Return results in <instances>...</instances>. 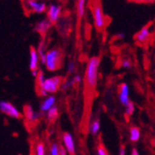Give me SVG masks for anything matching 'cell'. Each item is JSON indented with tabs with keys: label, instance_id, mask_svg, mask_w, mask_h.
Segmentation results:
<instances>
[{
	"label": "cell",
	"instance_id": "obj_1",
	"mask_svg": "<svg viewBox=\"0 0 155 155\" xmlns=\"http://www.w3.org/2000/svg\"><path fill=\"white\" fill-rule=\"evenodd\" d=\"M100 64H101V58L97 57V56L90 58L87 61V69H86V83L89 89H93L97 86Z\"/></svg>",
	"mask_w": 155,
	"mask_h": 155
},
{
	"label": "cell",
	"instance_id": "obj_2",
	"mask_svg": "<svg viewBox=\"0 0 155 155\" xmlns=\"http://www.w3.org/2000/svg\"><path fill=\"white\" fill-rule=\"evenodd\" d=\"M61 51L60 49L54 48L50 49L46 53V62L45 65L50 72L57 71L61 67Z\"/></svg>",
	"mask_w": 155,
	"mask_h": 155
},
{
	"label": "cell",
	"instance_id": "obj_3",
	"mask_svg": "<svg viewBox=\"0 0 155 155\" xmlns=\"http://www.w3.org/2000/svg\"><path fill=\"white\" fill-rule=\"evenodd\" d=\"M62 81H63L62 77L59 76V75L46 78L43 84H42V87L38 91L44 90L48 94H54L61 88V84Z\"/></svg>",
	"mask_w": 155,
	"mask_h": 155
},
{
	"label": "cell",
	"instance_id": "obj_4",
	"mask_svg": "<svg viewBox=\"0 0 155 155\" xmlns=\"http://www.w3.org/2000/svg\"><path fill=\"white\" fill-rule=\"evenodd\" d=\"M92 13H93V19H94L95 27L97 28V31H102L104 29V27L106 26V18L104 16L101 5L100 3L97 2L93 6Z\"/></svg>",
	"mask_w": 155,
	"mask_h": 155
},
{
	"label": "cell",
	"instance_id": "obj_5",
	"mask_svg": "<svg viewBox=\"0 0 155 155\" xmlns=\"http://www.w3.org/2000/svg\"><path fill=\"white\" fill-rule=\"evenodd\" d=\"M0 111L3 112L4 114L12 117V118H16L19 119L21 117V111L14 106L12 103L7 101H0Z\"/></svg>",
	"mask_w": 155,
	"mask_h": 155
},
{
	"label": "cell",
	"instance_id": "obj_6",
	"mask_svg": "<svg viewBox=\"0 0 155 155\" xmlns=\"http://www.w3.org/2000/svg\"><path fill=\"white\" fill-rule=\"evenodd\" d=\"M61 14V7L57 4H51L47 10L48 20L51 22V24L56 23L59 21Z\"/></svg>",
	"mask_w": 155,
	"mask_h": 155
},
{
	"label": "cell",
	"instance_id": "obj_7",
	"mask_svg": "<svg viewBox=\"0 0 155 155\" xmlns=\"http://www.w3.org/2000/svg\"><path fill=\"white\" fill-rule=\"evenodd\" d=\"M62 141H63V148L65 149L66 152L71 155H74L75 154V144H74V137L70 133L65 132L62 135Z\"/></svg>",
	"mask_w": 155,
	"mask_h": 155
},
{
	"label": "cell",
	"instance_id": "obj_8",
	"mask_svg": "<svg viewBox=\"0 0 155 155\" xmlns=\"http://www.w3.org/2000/svg\"><path fill=\"white\" fill-rule=\"evenodd\" d=\"M119 100L124 106L129 103V87L127 84L123 83L119 87Z\"/></svg>",
	"mask_w": 155,
	"mask_h": 155
},
{
	"label": "cell",
	"instance_id": "obj_9",
	"mask_svg": "<svg viewBox=\"0 0 155 155\" xmlns=\"http://www.w3.org/2000/svg\"><path fill=\"white\" fill-rule=\"evenodd\" d=\"M27 6L32 11L35 13H43L46 11V4L43 2H39L37 0H27Z\"/></svg>",
	"mask_w": 155,
	"mask_h": 155
},
{
	"label": "cell",
	"instance_id": "obj_10",
	"mask_svg": "<svg viewBox=\"0 0 155 155\" xmlns=\"http://www.w3.org/2000/svg\"><path fill=\"white\" fill-rule=\"evenodd\" d=\"M55 102H56V97H55V96H53V95L48 96L45 98V100L42 101V103L40 105V111H41V114H46V112L50 108H52L55 105Z\"/></svg>",
	"mask_w": 155,
	"mask_h": 155
},
{
	"label": "cell",
	"instance_id": "obj_11",
	"mask_svg": "<svg viewBox=\"0 0 155 155\" xmlns=\"http://www.w3.org/2000/svg\"><path fill=\"white\" fill-rule=\"evenodd\" d=\"M51 22L48 19H44L35 25V31L40 35H46L51 28Z\"/></svg>",
	"mask_w": 155,
	"mask_h": 155
},
{
	"label": "cell",
	"instance_id": "obj_12",
	"mask_svg": "<svg viewBox=\"0 0 155 155\" xmlns=\"http://www.w3.org/2000/svg\"><path fill=\"white\" fill-rule=\"evenodd\" d=\"M150 37V26L143 27L141 30H140L137 35H136V40L138 43H145L146 41L149 40Z\"/></svg>",
	"mask_w": 155,
	"mask_h": 155
},
{
	"label": "cell",
	"instance_id": "obj_13",
	"mask_svg": "<svg viewBox=\"0 0 155 155\" xmlns=\"http://www.w3.org/2000/svg\"><path fill=\"white\" fill-rule=\"evenodd\" d=\"M38 63H39V58L36 49L32 48L30 50V61H29V67L32 72L38 70Z\"/></svg>",
	"mask_w": 155,
	"mask_h": 155
},
{
	"label": "cell",
	"instance_id": "obj_14",
	"mask_svg": "<svg viewBox=\"0 0 155 155\" xmlns=\"http://www.w3.org/2000/svg\"><path fill=\"white\" fill-rule=\"evenodd\" d=\"M24 115L25 117L27 118V120L31 122V123H34L35 122L38 117H39V114H36L35 110H34V108L31 106V105H27L24 109Z\"/></svg>",
	"mask_w": 155,
	"mask_h": 155
},
{
	"label": "cell",
	"instance_id": "obj_15",
	"mask_svg": "<svg viewBox=\"0 0 155 155\" xmlns=\"http://www.w3.org/2000/svg\"><path fill=\"white\" fill-rule=\"evenodd\" d=\"M36 52L38 54V58H39V62L41 64H45L46 62V46L44 44L43 41L40 42V44L38 45V48L36 49Z\"/></svg>",
	"mask_w": 155,
	"mask_h": 155
},
{
	"label": "cell",
	"instance_id": "obj_16",
	"mask_svg": "<svg viewBox=\"0 0 155 155\" xmlns=\"http://www.w3.org/2000/svg\"><path fill=\"white\" fill-rule=\"evenodd\" d=\"M58 117H59V110L57 106L54 105L47 111V118L49 122L53 123L58 119Z\"/></svg>",
	"mask_w": 155,
	"mask_h": 155
},
{
	"label": "cell",
	"instance_id": "obj_17",
	"mask_svg": "<svg viewBox=\"0 0 155 155\" xmlns=\"http://www.w3.org/2000/svg\"><path fill=\"white\" fill-rule=\"evenodd\" d=\"M129 138L132 142H137L140 138V130L137 126H132L129 130Z\"/></svg>",
	"mask_w": 155,
	"mask_h": 155
},
{
	"label": "cell",
	"instance_id": "obj_18",
	"mask_svg": "<svg viewBox=\"0 0 155 155\" xmlns=\"http://www.w3.org/2000/svg\"><path fill=\"white\" fill-rule=\"evenodd\" d=\"M86 1L87 0H77L76 11H77V16L79 18H82L84 15V11H86Z\"/></svg>",
	"mask_w": 155,
	"mask_h": 155
},
{
	"label": "cell",
	"instance_id": "obj_19",
	"mask_svg": "<svg viewBox=\"0 0 155 155\" xmlns=\"http://www.w3.org/2000/svg\"><path fill=\"white\" fill-rule=\"evenodd\" d=\"M101 130V121L98 119H96L95 121L92 122L91 125H90V132L92 135H97Z\"/></svg>",
	"mask_w": 155,
	"mask_h": 155
},
{
	"label": "cell",
	"instance_id": "obj_20",
	"mask_svg": "<svg viewBox=\"0 0 155 155\" xmlns=\"http://www.w3.org/2000/svg\"><path fill=\"white\" fill-rule=\"evenodd\" d=\"M35 77H36V84H37V90H39L42 87V84H43L46 77H45L44 73L42 71H38V74Z\"/></svg>",
	"mask_w": 155,
	"mask_h": 155
},
{
	"label": "cell",
	"instance_id": "obj_21",
	"mask_svg": "<svg viewBox=\"0 0 155 155\" xmlns=\"http://www.w3.org/2000/svg\"><path fill=\"white\" fill-rule=\"evenodd\" d=\"M35 155H46V147L43 142H38L36 144Z\"/></svg>",
	"mask_w": 155,
	"mask_h": 155
},
{
	"label": "cell",
	"instance_id": "obj_22",
	"mask_svg": "<svg viewBox=\"0 0 155 155\" xmlns=\"http://www.w3.org/2000/svg\"><path fill=\"white\" fill-rule=\"evenodd\" d=\"M74 86V82H73L72 78L71 79H66V80L62 81V83L61 84V88L62 90H68L69 88L73 87Z\"/></svg>",
	"mask_w": 155,
	"mask_h": 155
},
{
	"label": "cell",
	"instance_id": "obj_23",
	"mask_svg": "<svg viewBox=\"0 0 155 155\" xmlns=\"http://www.w3.org/2000/svg\"><path fill=\"white\" fill-rule=\"evenodd\" d=\"M49 155H60V145L53 142L49 149Z\"/></svg>",
	"mask_w": 155,
	"mask_h": 155
},
{
	"label": "cell",
	"instance_id": "obj_24",
	"mask_svg": "<svg viewBox=\"0 0 155 155\" xmlns=\"http://www.w3.org/2000/svg\"><path fill=\"white\" fill-rule=\"evenodd\" d=\"M135 112V105L132 101H129V103L125 106V114L127 115H132Z\"/></svg>",
	"mask_w": 155,
	"mask_h": 155
},
{
	"label": "cell",
	"instance_id": "obj_25",
	"mask_svg": "<svg viewBox=\"0 0 155 155\" xmlns=\"http://www.w3.org/2000/svg\"><path fill=\"white\" fill-rule=\"evenodd\" d=\"M121 66L124 69H130L132 68V61L129 59H124L121 61Z\"/></svg>",
	"mask_w": 155,
	"mask_h": 155
},
{
	"label": "cell",
	"instance_id": "obj_26",
	"mask_svg": "<svg viewBox=\"0 0 155 155\" xmlns=\"http://www.w3.org/2000/svg\"><path fill=\"white\" fill-rule=\"evenodd\" d=\"M68 72L70 74H74L75 72V62L74 61H71L68 64Z\"/></svg>",
	"mask_w": 155,
	"mask_h": 155
},
{
	"label": "cell",
	"instance_id": "obj_27",
	"mask_svg": "<svg viewBox=\"0 0 155 155\" xmlns=\"http://www.w3.org/2000/svg\"><path fill=\"white\" fill-rule=\"evenodd\" d=\"M97 155H109L107 150H106V149L103 146H101V145L97 147Z\"/></svg>",
	"mask_w": 155,
	"mask_h": 155
},
{
	"label": "cell",
	"instance_id": "obj_28",
	"mask_svg": "<svg viewBox=\"0 0 155 155\" xmlns=\"http://www.w3.org/2000/svg\"><path fill=\"white\" fill-rule=\"evenodd\" d=\"M72 80H73V82H74V84L75 86V84H78L81 83V81H82V76H81L80 74H75V75L72 78Z\"/></svg>",
	"mask_w": 155,
	"mask_h": 155
},
{
	"label": "cell",
	"instance_id": "obj_29",
	"mask_svg": "<svg viewBox=\"0 0 155 155\" xmlns=\"http://www.w3.org/2000/svg\"><path fill=\"white\" fill-rule=\"evenodd\" d=\"M60 155H67V152H66L65 149L61 145H60Z\"/></svg>",
	"mask_w": 155,
	"mask_h": 155
},
{
	"label": "cell",
	"instance_id": "obj_30",
	"mask_svg": "<svg viewBox=\"0 0 155 155\" xmlns=\"http://www.w3.org/2000/svg\"><path fill=\"white\" fill-rule=\"evenodd\" d=\"M125 154H126V150L124 146H122L119 150V155H125Z\"/></svg>",
	"mask_w": 155,
	"mask_h": 155
},
{
	"label": "cell",
	"instance_id": "obj_31",
	"mask_svg": "<svg viewBox=\"0 0 155 155\" xmlns=\"http://www.w3.org/2000/svg\"><path fill=\"white\" fill-rule=\"evenodd\" d=\"M131 155H139V152H138V150L136 148H133L132 151H131Z\"/></svg>",
	"mask_w": 155,
	"mask_h": 155
},
{
	"label": "cell",
	"instance_id": "obj_32",
	"mask_svg": "<svg viewBox=\"0 0 155 155\" xmlns=\"http://www.w3.org/2000/svg\"><path fill=\"white\" fill-rule=\"evenodd\" d=\"M117 37H118L119 39H123V38L124 37V33H119V34L117 35Z\"/></svg>",
	"mask_w": 155,
	"mask_h": 155
},
{
	"label": "cell",
	"instance_id": "obj_33",
	"mask_svg": "<svg viewBox=\"0 0 155 155\" xmlns=\"http://www.w3.org/2000/svg\"><path fill=\"white\" fill-rule=\"evenodd\" d=\"M131 1H135V2H137V3H144L145 0H131Z\"/></svg>",
	"mask_w": 155,
	"mask_h": 155
},
{
	"label": "cell",
	"instance_id": "obj_34",
	"mask_svg": "<svg viewBox=\"0 0 155 155\" xmlns=\"http://www.w3.org/2000/svg\"><path fill=\"white\" fill-rule=\"evenodd\" d=\"M32 74H33V75L35 77V76L37 75V74H38V70H35V71H33V72H32Z\"/></svg>",
	"mask_w": 155,
	"mask_h": 155
}]
</instances>
